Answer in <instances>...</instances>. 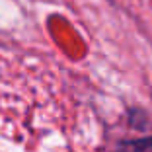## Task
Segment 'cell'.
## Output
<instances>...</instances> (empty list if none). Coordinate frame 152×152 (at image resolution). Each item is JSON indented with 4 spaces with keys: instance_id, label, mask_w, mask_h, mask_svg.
Returning <instances> with one entry per match:
<instances>
[{
    "instance_id": "cell-1",
    "label": "cell",
    "mask_w": 152,
    "mask_h": 152,
    "mask_svg": "<svg viewBox=\"0 0 152 152\" xmlns=\"http://www.w3.org/2000/svg\"><path fill=\"white\" fill-rule=\"evenodd\" d=\"M115 152H152V137L121 140L117 144Z\"/></svg>"
}]
</instances>
